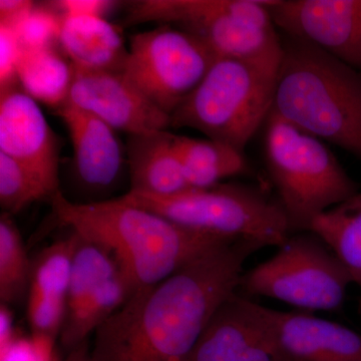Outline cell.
<instances>
[{
	"label": "cell",
	"mask_w": 361,
	"mask_h": 361,
	"mask_svg": "<svg viewBox=\"0 0 361 361\" xmlns=\"http://www.w3.org/2000/svg\"><path fill=\"white\" fill-rule=\"evenodd\" d=\"M261 248L230 240L133 292L94 332L92 360L187 361L216 311L240 288L247 259Z\"/></svg>",
	"instance_id": "1"
},
{
	"label": "cell",
	"mask_w": 361,
	"mask_h": 361,
	"mask_svg": "<svg viewBox=\"0 0 361 361\" xmlns=\"http://www.w3.org/2000/svg\"><path fill=\"white\" fill-rule=\"evenodd\" d=\"M51 200L61 224L113 254L133 292L163 281L201 254L234 239L192 231L118 199L73 203L59 191Z\"/></svg>",
	"instance_id": "2"
},
{
	"label": "cell",
	"mask_w": 361,
	"mask_h": 361,
	"mask_svg": "<svg viewBox=\"0 0 361 361\" xmlns=\"http://www.w3.org/2000/svg\"><path fill=\"white\" fill-rule=\"evenodd\" d=\"M272 111L361 161V71L314 45L282 42Z\"/></svg>",
	"instance_id": "3"
},
{
	"label": "cell",
	"mask_w": 361,
	"mask_h": 361,
	"mask_svg": "<svg viewBox=\"0 0 361 361\" xmlns=\"http://www.w3.org/2000/svg\"><path fill=\"white\" fill-rule=\"evenodd\" d=\"M281 56L215 59L201 84L171 115L170 127L199 130L244 153L272 111Z\"/></svg>",
	"instance_id": "4"
},
{
	"label": "cell",
	"mask_w": 361,
	"mask_h": 361,
	"mask_svg": "<svg viewBox=\"0 0 361 361\" xmlns=\"http://www.w3.org/2000/svg\"><path fill=\"white\" fill-rule=\"evenodd\" d=\"M266 167L292 232L310 231L318 216L360 192L326 145L271 111Z\"/></svg>",
	"instance_id": "5"
},
{
	"label": "cell",
	"mask_w": 361,
	"mask_h": 361,
	"mask_svg": "<svg viewBox=\"0 0 361 361\" xmlns=\"http://www.w3.org/2000/svg\"><path fill=\"white\" fill-rule=\"evenodd\" d=\"M118 199L203 234L252 240L264 247H280L291 236L290 222L279 201L247 185L220 183L169 196L129 191Z\"/></svg>",
	"instance_id": "6"
},
{
	"label": "cell",
	"mask_w": 361,
	"mask_h": 361,
	"mask_svg": "<svg viewBox=\"0 0 361 361\" xmlns=\"http://www.w3.org/2000/svg\"><path fill=\"white\" fill-rule=\"evenodd\" d=\"M272 0H141L130 4L126 23H160L191 33L214 58L260 59L282 54L271 16Z\"/></svg>",
	"instance_id": "7"
},
{
	"label": "cell",
	"mask_w": 361,
	"mask_h": 361,
	"mask_svg": "<svg viewBox=\"0 0 361 361\" xmlns=\"http://www.w3.org/2000/svg\"><path fill=\"white\" fill-rule=\"evenodd\" d=\"M348 271L313 232H297L272 257L244 273L240 288L307 311L339 310L349 285Z\"/></svg>",
	"instance_id": "8"
},
{
	"label": "cell",
	"mask_w": 361,
	"mask_h": 361,
	"mask_svg": "<svg viewBox=\"0 0 361 361\" xmlns=\"http://www.w3.org/2000/svg\"><path fill=\"white\" fill-rule=\"evenodd\" d=\"M215 59L191 33L164 25L132 35L123 73L171 116L201 84Z\"/></svg>",
	"instance_id": "9"
},
{
	"label": "cell",
	"mask_w": 361,
	"mask_h": 361,
	"mask_svg": "<svg viewBox=\"0 0 361 361\" xmlns=\"http://www.w3.org/2000/svg\"><path fill=\"white\" fill-rule=\"evenodd\" d=\"M276 27L361 71V0H272Z\"/></svg>",
	"instance_id": "10"
},
{
	"label": "cell",
	"mask_w": 361,
	"mask_h": 361,
	"mask_svg": "<svg viewBox=\"0 0 361 361\" xmlns=\"http://www.w3.org/2000/svg\"><path fill=\"white\" fill-rule=\"evenodd\" d=\"M73 68L68 102L111 129L137 135L170 127V116L149 101L123 73Z\"/></svg>",
	"instance_id": "11"
},
{
	"label": "cell",
	"mask_w": 361,
	"mask_h": 361,
	"mask_svg": "<svg viewBox=\"0 0 361 361\" xmlns=\"http://www.w3.org/2000/svg\"><path fill=\"white\" fill-rule=\"evenodd\" d=\"M0 153L32 171L52 197L58 193V139L39 103L18 82L0 89Z\"/></svg>",
	"instance_id": "12"
},
{
	"label": "cell",
	"mask_w": 361,
	"mask_h": 361,
	"mask_svg": "<svg viewBox=\"0 0 361 361\" xmlns=\"http://www.w3.org/2000/svg\"><path fill=\"white\" fill-rule=\"evenodd\" d=\"M187 361H288L253 301L235 293L216 311Z\"/></svg>",
	"instance_id": "13"
},
{
	"label": "cell",
	"mask_w": 361,
	"mask_h": 361,
	"mask_svg": "<svg viewBox=\"0 0 361 361\" xmlns=\"http://www.w3.org/2000/svg\"><path fill=\"white\" fill-rule=\"evenodd\" d=\"M254 310L288 361H361V334L307 311Z\"/></svg>",
	"instance_id": "14"
},
{
	"label": "cell",
	"mask_w": 361,
	"mask_h": 361,
	"mask_svg": "<svg viewBox=\"0 0 361 361\" xmlns=\"http://www.w3.org/2000/svg\"><path fill=\"white\" fill-rule=\"evenodd\" d=\"M78 240L77 233L73 231L40 252L32 262L26 313L35 336L54 341L61 334Z\"/></svg>",
	"instance_id": "15"
},
{
	"label": "cell",
	"mask_w": 361,
	"mask_h": 361,
	"mask_svg": "<svg viewBox=\"0 0 361 361\" xmlns=\"http://www.w3.org/2000/svg\"><path fill=\"white\" fill-rule=\"evenodd\" d=\"M70 134L73 163L85 186L103 190L115 184L122 171V145L116 130L70 102L56 110Z\"/></svg>",
	"instance_id": "16"
},
{
	"label": "cell",
	"mask_w": 361,
	"mask_h": 361,
	"mask_svg": "<svg viewBox=\"0 0 361 361\" xmlns=\"http://www.w3.org/2000/svg\"><path fill=\"white\" fill-rule=\"evenodd\" d=\"M59 42L71 63L85 70L123 73L129 56L118 28L103 16L61 14Z\"/></svg>",
	"instance_id": "17"
},
{
	"label": "cell",
	"mask_w": 361,
	"mask_h": 361,
	"mask_svg": "<svg viewBox=\"0 0 361 361\" xmlns=\"http://www.w3.org/2000/svg\"><path fill=\"white\" fill-rule=\"evenodd\" d=\"M130 191L169 196L191 189L174 147V134L167 130L129 135L127 147Z\"/></svg>",
	"instance_id": "18"
},
{
	"label": "cell",
	"mask_w": 361,
	"mask_h": 361,
	"mask_svg": "<svg viewBox=\"0 0 361 361\" xmlns=\"http://www.w3.org/2000/svg\"><path fill=\"white\" fill-rule=\"evenodd\" d=\"M174 147L190 188L213 187L248 170L244 153L225 142L174 135Z\"/></svg>",
	"instance_id": "19"
},
{
	"label": "cell",
	"mask_w": 361,
	"mask_h": 361,
	"mask_svg": "<svg viewBox=\"0 0 361 361\" xmlns=\"http://www.w3.org/2000/svg\"><path fill=\"white\" fill-rule=\"evenodd\" d=\"M73 68L52 47L23 49L16 78L21 89L39 103L61 108L68 101Z\"/></svg>",
	"instance_id": "20"
},
{
	"label": "cell",
	"mask_w": 361,
	"mask_h": 361,
	"mask_svg": "<svg viewBox=\"0 0 361 361\" xmlns=\"http://www.w3.org/2000/svg\"><path fill=\"white\" fill-rule=\"evenodd\" d=\"M361 288V192L318 216L310 226Z\"/></svg>",
	"instance_id": "21"
},
{
	"label": "cell",
	"mask_w": 361,
	"mask_h": 361,
	"mask_svg": "<svg viewBox=\"0 0 361 361\" xmlns=\"http://www.w3.org/2000/svg\"><path fill=\"white\" fill-rule=\"evenodd\" d=\"M133 288L122 271L104 282L75 313L66 316L61 342L68 350L87 341L128 300Z\"/></svg>",
	"instance_id": "22"
},
{
	"label": "cell",
	"mask_w": 361,
	"mask_h": 361,
	"mask_svg": "<svg viewBox=\"0 0 361 361\" xmlns=\"http://www.w3.org/2000/svg\"><path fill=\"white\" fill-rule=\"evenodd\" d=\"M78 236L71 262L66 316L75 313L101 285L121 271L116 258L108 249L78 234Z\"/></svg>",
	"instance_id": "23"
},
{
	"label": "cell",
	"mask_w": 361,
	"mask_h": 361,
	"mask_svg": "<svg viewBox=\"0 0 361 361\" xmlns=\"http://www.w3.org/2000/svg\"><path fill=\"white\" fill-rule=\"evenodd\" d=\"M32 262L11 214L0 217V298L2 304L18 302L27 293Z\"/></svg>",
	"instance_id": "24"
},
{
	"label": "cell",
	"mask_w": 361,
	"mask_h": 361,
	"mask_svg": "<svg viewBox=\"0 0 361 361\" xmlns=\"http://www.w3.org/2000/svg\"><path fill=\"white\" fill-rule=\"evenodd\" d=\"M52 195L42 180L18 161L0 153V204L4 213L16 214Z\"/></svg>",
	"instance_id": "25"
},
{
	"label": "cell",
	"mask_w": 361,
	"mask_h": 361,
	"mask_svg": "<svg viewBox=\"0 0 361 361\" xmlns=\"http://www.w3.org/2000/svg\"><path fill=\"white\" fill-rule=\"evenodd\" d=\"M23 49H49L59 40V16L35 6L14 27Z\"/></svg>",
	"instance_id": "26"
},
{
	"label": "cell",
	"mask_w": 361,
	"mask_h": 361,
	"mask_svg": "<svg viewBox=\"0 0 361 361\" xmlns=\"http://www.w3.org/2000/svg\"><path fill=\"white\" fill-rule=\"evenodd\" d=\"M23 51L14 28L0 25V89L18 82L16 71Z\"/></svg>",
	"instance_id": "27"
},
{
	"label": "cell",
	"mask_w": 361,
	"mask_h": 361,
	"mask_svg": "<svg viewBox=\"0 0 361 361\" xmlns=\"http://www.w3.org/2000/svg\"><path fill=\"white\" fill-rule=\"evenodd\" d=\"M115 4L108 0H59L51 2L52 6L63 14H85L103 18Z\"/></svg>",
	"instance_id": "28"
},
{
	"label": "cell",
	"mask_w": 361,
	"mask_h": 361,
	"mask_svg": "<svg viewBox=\"0 0 361 361\" xmlns=\"http://www.w3.org/2000/svg\"><path fill=\"white\" fill-rule=\"evenodd\" d=\"M35 6L32 1H27V0H1L0 1V25L16 27Z\"/></svg>",
	"instance_id": "29"
},
{
	"label": "cell",
	"mask_w": 361,
	"mask_h": 361,
	"mask_svg": "<svg viewBox=\"0 0 361 361\" xmlns=\"http://www.w3.org/2000/svg\"><path fill=\"white\" fill-rule=\"evenodd\" d=\"M16 339L14 338L13 315L6 304L0 308V350L1 356L6 355Z\"/></svg>",
	"instance_id": "30"
},
{
	"label": "cell",
	"mask_w": 361,
	"mask_h": 361,
	"mask_svg": "<svg viewBox=\"0 0 361 361\" xmlns=\"http://www.w3.org/2000/svg\"><path fill=\"white\" fill-rule=\"evenodd\" d=\"M63 361H92L87 341L82 342L75 348L70 349Z\"/></svg>",
	"instance_id": "31"
}]
</instances>
